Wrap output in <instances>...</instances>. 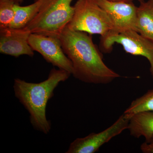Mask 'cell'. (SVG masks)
Listing matches in <instances>:
<instances>
[{"label": "cell", "instance_id": "cell-12", "mask_svg": "<svg viewBox=\"0 0 153 153\" xmlns=\"http://www.w3.org/2000/svg\"><path fill=\"white\" fill-rule=\"evenodd\" d=\"M137 32L153 41V0L140 3L138 7Z\"/></svg>", "mask_w": 153, "mask_h": 153}, {"label": "cell", "instance_id": "cell-10", "mask_svg": "<svg viewBox=\"0 0 153 153\" xmlns=\"http://www.w3.org/2000/svg\"><path fill=\"white\" fill-rule=\"evenodd\" d=\"M128 129L132 136L137 138L141 137L146 140L153 135V111H144L128 116Z\"/></svg>", "mask_w": 153, "mask_h": 153}, {"label": "cell", "instance_id": "cell-9", "mask_svg": "<svg viewBox=\"0 0 153 153\" xmlns=\"http://www.w3.org/2000/svg\"><path fill=\"white\" fill-rule=\"evenodd\" d=\"M31 34L25 28L0 29V52L16 57L23 55L33 57L34 51L29 43Z\"/></svg>", "mask_w": 153, "mask_h": 153}, {"label": "cell", "instance_id": "cell-6", "mask_svg": "<svg viewBox=\"0 0 153 153\" xmlns=\"http://www.w3.org/2000/svg\"><path fill=\"white\" fill-rule=\"evenodd\" d=\"M29 43L33 50L40 53L47 62L72 74V63L63 51L59 37L31 33Z\"/></svg>", "mask_w": 153, "mask_h": 153}, {"label": "cell", "instance_id": "cell-15", "mask_svg": "<svg viewBox=\"0 0 153 153\" xmlns=\"http://www.w3.org/2000/svg\"><path fill=\"white\" fill-rule=\"evenodd\" d=\"M140 150L143 153H153V135L149 139L142 144Z\"/></svg>", "mask_w": 153, "mask_h": 153}, {"label": "cell", "instance_id": "cell-5", "mask_svg": "<svg viewBox=\"0 0 153 153\" xmlns=\"http://www.w3.org/2000/svg\"><path fill=\"white\" fill-rule=\"evenodd\" d=\"M115 44H120L126 53L146 57L150 64V71L153 79V41L133 30L121 32L111 31L101 37L100 46L103 52L109 53Z\"/></svg>", "mask_w": 153, "mask_h": 153}, {"label": "cell", "instance_id": "cell-13", "mask_svg": "<svg viewBox=\"0 0 153 153\" xmlns=\"http://www.w3.org/2000/svg\"><path fill=\"white\" fill-rule=\"evenodd\" d=\"M144 111H153V89L132 102L124 114L128 116Z\"/></svg>", "mask_w": 153, "mask_h": 153}, {"label": "cell", "instance_id": "cell-4", "mask_svg": "<svg viewBox=\"0 0 153 153\" xmlns=\"http://www.w3.org/2000/svg\"><path fill=\"white\" fill-rule=\"evenodd\" d=\"M74 7V15L67 25L71 30L101 37L113 30L108 15L94 0H77Z\"/></svg>", "mask_w": 153, "mask_h": 153}, {"label": "cell", "instance_id": "cell-14", "mask_svg": "<svg viewBox=\"0 0 153 153\" xmlns=\"http://www.w3.org/2000/svg\"><path fill=\"white\" fill-rule=\"evenodd\" d=\"M15 4L11 0H0V29L10 28L15 17Z\"/></svg>", "mask_w": 153, "mask_h": 153}, {"label": "cell", "instance_id": "cell-1", "mask_svg": "<svg viewBox=\"0 0 153 153\" xmlns=\"http://www.w3.org/2000/svg\"><path fill=\"white\" fill-rule=\"evenodd\" d=\"M90 35L67 26L59 38L64 53L72 63V74L75 78L90 84H108L120 75L105 63Z\"/></svg>", "mask_w": 153, "mask_h": 153}, {"label": "cell", "instance_id": "cell-3", "mask_svg": "<svg viewBox=\"0 0 153 153\" xmlns=\"http://www.w3.org/2000/svg\"><path fill=\"white\" fill-rule=\"evenodd\" d=\"M73 0H47L41 10L25 27L31 33L59 37L71 21Z\"/></svg>", "mask_w": 153, "mask_h": 153}, {"label": "cell", "instance_id": "cell-11", "mask_svg": "<svg viewBox=\"0 0 153 153\" xmlns=\"http://www.w3.org/2000/svg\"><path fill=\"white\" fill-rule=\"evenodd\" d=\"M47 0H36L29 5L21 6L15 4V17L10 28L22 29L27 27L39 13Z\"/></svg>", "mask_w": 153, "mask_h": 153}, {"label": "cell", "instance_id": "cell-2", "mask_svg": "<svg viewBox=\"0 0 153 153\" xmlns=\"http://www.w3.org/2000/svg\"><path fill=\"white\" fill-rule=\"evenodd\" d=\"M71 74L54 68L47 79L39 83L27 82L19 78L14 79L15 96L30 114V123L36 130L46 134L50 132L52 124L46 116L47 103L59 83L66 81Z\"/></svg>", "mask_w": 153, "mask_h": 153}, {"label": "cell", "instance_id": "cell-8", "mask_svg": "<svg viewBox=\"0 0 153 153\" xmlns=\"http://www.w3.org/2000/svg\"><path fill=\"white\" fill-rule=\"evenodd\" d=\"M111 20L115 32L133 30L137 32V7L133 2L94 0Z\"/></svg>", "mask_w": 153, "mask_h": 153}, {"label": "cell", "instance_id": "cell-17", "mask_svg": "<svg viewBox=\"0 0 153 153\" xmlns=\"http://www.w3.org/2000/svg\"><path fill=\"white\" fill-rule=\"evenodd\" d=\"M11 1L13 2L15 4L20 5L21 3L23 2L24 0H11Z\"/></svg>", "mask_w": 153, "mask_h": 153}, {"label": "cell", "instance_id": "cell-16", "mask_svg": "<svg viewBox=\"0 0 153 153\" xmlns=\"http://www.w3.org/2000/svg\"><path fill=\"white\" fill-rule=\"evenodd\" d=\"M112 1L124 2H133V1H137L139 2L140 3L145 1V0H108Z\"/></svg>", "mask_w": 153, "mask_h": 153}, {"label": "cell", "instance_id": "cell-7", "mask_svg": "<svg viewBox=\"0 0 153 153\" xmlns=\"http://www.w3.org/2000/svg\"><path fill=\"white\" fill-rule=\"evenodd\" d=\"M130 117L124 114L109 127L100 132L92 133L86 137L77 138L69 146L66 153H94L113 138L128 129Z\"/></svg>", "mask_w": 153, "mask_h": 153}]
</instances>
